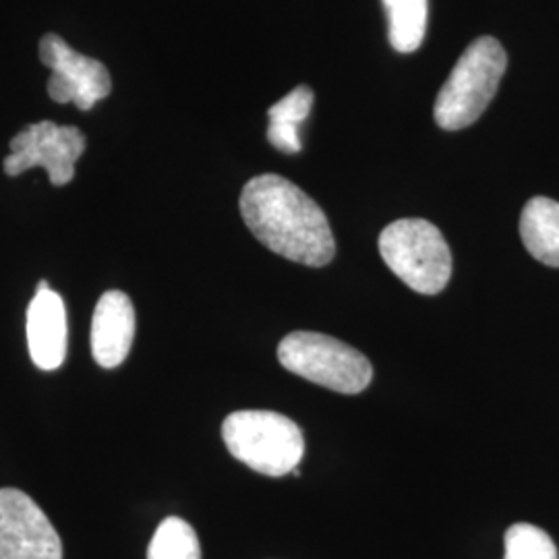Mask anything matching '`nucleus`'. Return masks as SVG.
Wrapping results in <instances>:
<instances>
[{
    "label": "nucleus",
    "mask_w": 559,
    "mask_h": 559,
    "mask_svg": "<svg viewBox=\"0 0 559 559\" xmlns=\"http://www.w3.org/2000/svg\"><path fill=\"white\" fill-rule=\"evenodd\" d=\"M27 346L41 371H55L67 359V309L52 288L36 293L27 307Z\"/></svg>",
    "instance_id": "obj_10"
},
{
    "label": "nucleus",
    "mask_w": 559,
    "mask_h": 559,
    "mask_svg": "<svg viewBox=\"0 0 559 559\" xmlns=\"http://www.w3.org/2000/svg\"><path fill=\"white\" fill-rule=\"evenodd\" d=\"M40 290H50V284H48L46 280H40V282H38V288H36V293H40Z\"/></svg>",
    "instance_id": "obj_16"
},
{
    "label": "nucleus",
    "mask_w": 559,
    "mask_h": 559,
    "mask_svg": "<svg viewBox=\"0 0 559 559\" xmlns=\"http://www.w3.org/2000/svg\"><path fill=\"white\" fill-rule=\"evenodd\" d=\"M0 559H62V543L40 506L20 489H0Z\"/></svg>",
    "instance_id": "obj_8"
},
{
    "label": "nucleus",
    "mask_w": 559,
    "mask_h": 559,
    "mask_svg": "<svg viewBox=\"0 0 559 559\" xmlns=\"http://www.w3.org/2000/svg\"><path fill=\"white\" fill-rule=\"evenodd\" d=\"M40 59L52 71L48 94L59 104H75L87 112L112 92V78L100 60L75 52L57 34L41 38Z\"/></svg>",
    "instance_id": "obj_7"
},
{
    "label": "nucleus",
    "mask_w": 559,
    "mask_h": 559,
    "mask_svg": "<svg viewBox=\"0 0 559 559\" xmlns=\"http://www.w3.org/2000/svg\"><path fill=\"white\" fill-rule=\"evenodd\" d=\"M135 340V307L120 290L102 295L92 320V355L104 369L124 362Z\"/></svg>",
    "instance_id": "obj_9"
},
{
    "label": "nucleus",
    "mask_w": 559,
    "mask_h": 559,
    "mask_svg": "<svg viewBox=\"0 0 559 559\" xmlns=\"http://www.w3.org/2000/svg\"><path fill=\"white\" fill-rule=\"evenodd\" d=\"M503 559H559L558 547L539 526L519 522L506 533Z\"/></svg>",
    "instance_id": "obj_15"
},
{
    "label": "nucleus",
    "mask_w": 559,
    "mask_h": 559,
    "mask_svg": "<svg viewBox=\"0 0 559 559\" xmlns=\"http://www.w3.org/2000/svg\"><path fill=\"white\" fill-rule=\"evenodd\" d=\"M520 237L535 260L559 267V201L533 198L520 216Z\"/></svg>",
    "instance_id": "obj_11"
},
{
    "label": "nucleus",
    "mask_w": 559,
    "mask_h": 559,
    "mask_svg": "<svg viewBox=\"0 0 559 559\" xmlns=\"http://www.w3.org/2000/svg\"><path fill=\"white\" fill-rule=\"evenodd\" d=\"M85 152V138L78 127H59L52 120L29 124L11 140V154L4 158V173L20 177L40 166L55 187H64L75 177V164Z\"/></svg>",
    "instance_id": "obj_6"
},
{
    "label": "nucleus",
    "mask_w": 559,
    "mask_h": 559,
    "mask_svg": "<svg viewBox=\"0 0 559 559\" xmlns=\"http://www.w3.org/2000/svg\"><path fill=\"white\" fill-rule=\"evenodd\" d=\"M240 216L261 245L286 260L323 267L336 255L323 210L284 177L261 175L249 180L240 193Z\"/></svg>",
    "instance_id": "obj_1"
},
{
    "label": "nucleus",
    "mask_w": 559,
    "mask_h": 559,
    "mask_svg": "<svg viewBox=\"0 0 559 559\" xmlns=\"http://www.w3.org/2000/svg\"><path fill=\"white\" fill-rule=\"evenodd\" d=\"M313 100H316L313 92L307 85H299L267 110V117H270L267 140L278 152L284 154L300 152L302 143H300L299 127L309 117Z\"/></svg>",
    "instance_id": "obj_12"
},
{
    "label": "nucleus",
    "mask_w": 559,
    "mask_h": 559,
    "mask_svg": "<svg viewBox=\"0 0 559 559\" xmlns=\"http://www.w3.org/2000/svg\"><path fill=\"white\" fill-rule=\"evenodd\" d=\"M147 559H201L195 528L179 516L162 520L147 547Z\"/></svg>",
    "instance_id": "obj_14"
},
{
    "label": "nucleus",
    "mask_w": 559,
    "mask_h": 559,
    "mask_svg": "<svg viewBox=\"0 0 559 559\" xmlns=\"http://www.w3.org/2000/svg\"><path fill=\"white\" fill-rule=\"evenodd\" d=\"M278 360L286 371L340 394H359L373 380L362 353L320 332L288 334L280 342Z\"/></svg>",
    "instance_id": "obj_5"
},
{
    "label": "nucleus",
    "mask_w": 559,
    "mask_h": 559,
    "mask_svg": "<svg viewBox=\"0 0 559 559\" xmlns=\"http://www.w3.org/2000/svg\"><path fill=\"white\" fill-rule=\"evenodd\" d=\"M508 57L500 41L483 36L460 57L438 94L433 117L441 129L459 131L473 124L500 90Z\"/></svg>",
    "instance_id": "obj_2"
},
{
    "label": "nucleus",
    "mask_w": 559,
    "mask_h": 559,
    "mask_svg": "<svg viewBox=\"0 0 559 559\" xmlns=\"http://www.w3.org/2000/svg\"><path fill=\"white\" fill-rule=\"evenodd\" d=\"M388 267L419 295H438L452 278V251L440 228L423 218L392 222L380 235Z\"/></svg>",
    "instance_id": "obj_4"
},
{
    "label": "nucleus",
    "mask_w": 559,
    "mask_h": 559,
    "mask_svg": "<svg viewBox=\"0 0 559 559\" xmlns=\"http://www.w3.org/2000/svg\"><path fill=\"white\" fill-rule=\"evenodd\" d=\"M222 440L235 459L265 477L295 473L305 456L299 425L272 411H237L222 423Z\"/></svg>",
    "instance_id": "obj_3"
},
{
    "label": "nucleus",
    "mask_w": 559,
    "mask_h": 559,
    "mask_svg": "<svg viewBox=\"0 0 559 559\" xmlns=\"http://www.w3.org/2000/svg\"><path fill=\"white\" fill-rule=\"evenodd\" d=\"M388 13V38L396 52L419 50L427 34L429 0H381Z\"/></svg>",
    "instance_id": "obj_13"
}]
</instances>
